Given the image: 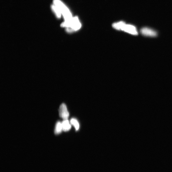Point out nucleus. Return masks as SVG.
Wrapping results in <instances>:
<instances>
[{"label": "nucleus", "mask_w": 172, "mask_h": 172, "mask_svg": "<svg viewBox=\"0 0 172 172\" xmlns=\"http://www.w3.org/2000/svg\"><path fill=\"white\" fill-rule=\"evenodd\" d=\"M51 8L52 11L58 18H60L61 17L62 14L61 13L60 10L55 5L53 4L51 6Z\"/></svg>", "instance_id": "obj_7"}, {"label": "nucleus", "mask_w": 172, "mask_h": 172, "mask_svg": "<svg viewBox=\"0 0 172 172\" xmlns=\"http://www.w3.org/2000/svg\"><path fill=\"white\" fill-rule=\"evenodd\" d=\"M53 3L59 9L65 21L70 19L72 17L69 10L62 1L60 0H53Z\"/></svg>", "instance_id": "obj_2"}, {"label": "nucleus", "mask_w": 172, "mask_h": 172, "mask_svg": "<svg viewBox=\"0 0 172 172\" xmlns=\"http://www.w3.org/2000/svg\"><path fill=\"white\" fill-rule=\"evenodd\" d=\"M62 124L63 130L65 132L69 131L71 128V124L68 119L64 120Z\"/></svg>", "instance_id": "obj_6"}, {"label": "nucleus", "mask_w": 172, "mask_h": 172, "mask_svg": "<svg viewBox=\"0 0 172 172\" xmlns=\"http://www.w3.org/2000/svg\"><path fill=\"white\" fill-rule=\"evenodd\" d=\"M121 30L134 35H137L138 34L135 27L132 25L126 24L125 23L121 27Z\"/></svg>", "instance_id": "obj_3"}, {"label": "nucleus", "mask_w": 172, "mask_h": 172, "mask_svg": "<svg viewBox=\"0 0 172 172\" xmlns=\"http://www.w3.org/2000/svg\"><path fill=\"white\" fill-rule=\"evenodd\" d=\"M59 116L63 120L68 119L69 114L65 104L63 103L60 105L59 110Z\"/></svg>", "instance_id": "obj_4"}, {"label": "nucleus", "mask_w": 172, "mask_h": 172, "mask_svg": "<svg viewBox=\"0 0 172 172\" xmlns=\"http://www.w3.org/2000/svg\"><path fill=\"white\" fill-rule=\"evenodd\" d=\"M70 123L75 127L76 130H78L79 128V124L77 120L75 118H72L71 119Z\"/></svg>", "instance_id": "obj_9"}, {"label": "nucleus", "mask_w": 172, "mask_h": 172, "mask_svg": "<svg viewBox=\"0 0 172 172\" xmlns=\"http://www.w3.org/2000/svg\"><path fill=\"white\" fill-rule=\"evenodd\" d=\"M61 26L62 27L65 28L67 32L70 33L79 30L81 28V25L78 18L75 17L65 21L61 24Z\"/></svg>", "instance_id": "obj_1"}, {"label": "nucleus", "mask_w": 172, "mask_h": 172, "mask_svg": "<svg viewBox=\"0 0 172 172\" xmlns=\"http://www.w3.org/2000/svg\"><path fill=\"white\" fill-rule=\"evenodd\" d=\"M141 34L145 36L154 37L157 35V33L156 31L148 28H142L141 30Z\"/></svg>", "instance_id": "obj_5"}, {"label": "nucleus", "mask_w": 172, "mask_h": 172, "mask_svg": "<svg viewBox=\"0 0 172 172\" xmlns=\"http://www.w3.org/2000/svg\"><path fill=\"white\" fill-rule=\"evenodd\" d=\"M62 130L63 129L62 123L60 121H58L56 124L55 133L56 134H59L62 132Z\"/></svg>", "instance_id": "obj_8"}]
</instances>
